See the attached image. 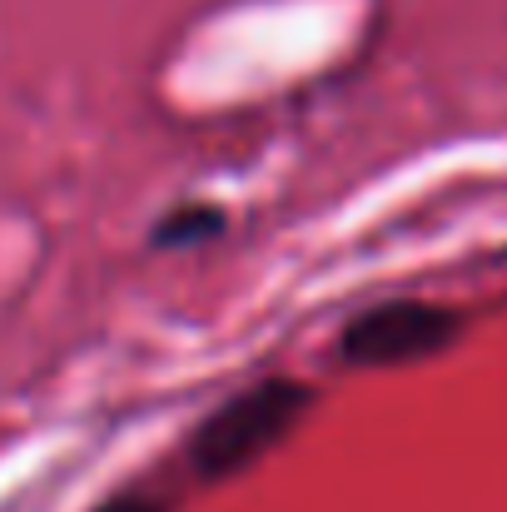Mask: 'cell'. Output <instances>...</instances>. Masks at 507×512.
Returning <instances> with one entry per match:
<instances>
[{
  "instance_id": "3",
  "label": "cell",
  "mask_w": 507,
  "mask_h": 512,
  "mask_svg": "<svg viewBox=\"0 0 507 512\" xmlns=\"http://www.w3.org/2000/svg\"><path fill=\"white\" fill-rule=\"evenodd\" d=\"M199 229H219V214H189L179 224H165L160 239H179V234H199Z\"/></svg>"
},
{
  "instance_id": "2",
  "label": "cell",
  "mask_w": 507,
  "mask_h": 512,
  "mask_svg": "<svg viewBox=\"0 0 507 512\" xmlns=\"http://www.w3.org/2000/svg\"><path fill=\"white\" fill-rule=\"evenodd\" d=\"M458 334V319L428 299H388L343 329V358L353 363H408L428 358Z\"/></svg>"
},
{
  "instance_id": "1",
  "label": "cell",
  "mask_w": 507,
  "mask_h": 512,
  "mask_svg": "<svg viewBox=\"0 0 507 512\" xmlns=\"http://www.w3.org/2000/svg\"><path fill=\"white\" fill-rule=\"evenodd\" d=\"M309 408V388L294 378H264L249 393L229 398L199 433H194V463L209 478L239 473L254 458H264Z\"/></svg>"
},
{
  "instance_id": "4",
  "label": "cell",
  "mask_w": 507,
  "mask_h": 512,
  "mask_svg": "<svg viewBox=\"0 0 507 512\" xmlns=\"http://www.w3.org/2000/svg\"><path fill=\"white\" fill-rule=\"evenodd\" d=\"M100 512H160V503L145 498V493H125V498H110Z\"/></svg>"
}]
</instances>
